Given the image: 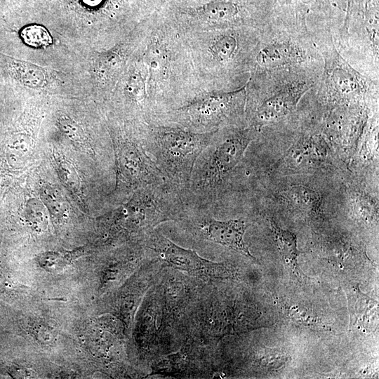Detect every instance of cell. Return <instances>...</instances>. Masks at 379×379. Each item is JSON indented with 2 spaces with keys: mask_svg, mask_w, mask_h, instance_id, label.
<instances>
[{
  "mask_svg": "<svg viewBox=\"0 0 379 379\" xmlns=\"http://www.w3.org/2000/svg\"><path fill=\"white\" fill-rule=\"evenodd\" d=\"M55 158L61 180L69 190L78 193L81 190V180L77 171L70 163L60 156H55Z\"/></svg>",
  "mask_w": 379,
  "mask_h": 379,
  "instance_id": "19",
  "label": "cell"
},
{
  "mask_svg": "<svg viewBox=\"0 0 379 379\" xmlns=\"http://www.w3.org/2000/svg\"><path fill=\"white\" fill-rule=\"evenodd\" d=\"M257 131L251 126L232 128L218 140L215 133L195 163L187 192L190 206H206L218 197Z\"/></svg>",
  "mask_w": 379,
  "mask_h": 379,
  "instance_id": "3",
  "label": "cell"
},
{
  "mask_svg": "<svg viewBox=\"0 0 379 379\" xmlns=\"http://www.w3.org/2000/svg\"><path fill=\"white\" fill-rule=\"evenodd\" d=\"M277 250L287 268L300 280L302 275L298 265L300 251L297 246V237L293 232L280 227L273 220H268Z\"/></svg>",
  "mask_w": 379,
  "mask_h": 379,
  "instance_id": "10",
  "label": "cell"
},
{
  "mask_svg": "<svg viewBox=\"0 0 379 379\" xmlns=\"http://www.w3.org/2000/svg\"><path fill=\"white\" fill-rule=\"evenodd\" d=\"M21 37L27 44L35 46L46 45L50 41L46 30L39 25L25 27L21 32Z\"/></svg>",
  "mask_w": 379,
  "mask_h": 379,
  "instance_id": "22",
  "label": "cell"
},
{
  "mask_svg": "<svg viewBox=\"0 0 379 379\" xmlns=\"http://www.w3.org/2000/svg\"><path fill=\"white\" fill-rule=\"evenodd\" d=\"M245 88L218 93L177 109L182 124L191 131L205 133L218 131L221 126L235 124L244 114Z\"/></svg>",
  "mask_w": 379,
  "mask_h": 379,
  "instance_id": "6",
  "label": "cell"
},
{
  "mask_svg": "<svg viewBox=\"0 0 379 379\" xmlns=\"http://www.w3.org/2000/svg\"><path fill=\"white\" fill-rule=\"evenodd\" d=\"M283 194L290 205L300 209L316 210L319 206L317 194L305 187H290Z\"/></svg>",
  "mask_w": 379,
  "mask_h": 379,
  "instance_id": "15",
  "label": "cell"
},
{
  "mask_svg": "<svg viewBox=\"0 0 379 379\" xmlns=\"http://www.w3.org/2000/svg\"><path fill=\"white\" fill-rule=\"evenodd\" d=\"M352 0H347V7H346V13H345V20H344V22H343V25H344L347 20V18H348V15H349V13H350V7L352 6Z\"/></svg>",
  "mask_w": 379,
  "mask_h": 379,
  "instance_id": "24",
  "label": "cell"
},
{
  "mask_svg": "<svg viewBox=\"0 0 379 379\" xmlns=\"http://www.w3.org/2000/svg\"><path fill=\"white\" fill-rule=\"evenodd\" d=\"M180 222L201 239L208 241L234 251L255 260L244 241V234L249 226L244 218L220 220L206 213H194L188 208Z\"/></svg>",
  "mask_w": 379,
  "mask_h": 379,
  "instance_id": "8",
  "label": "cell"
},
{
  "mask_svg": "<svg viewBox=\"0 0 379 379\" xmlns=\"http://www.w3.org/2000/svg\"><path fill=\"white\" fill-rule=\"evenodd\" d=\"M59 125L64 134L72 141L82 147H87L84 133L75 121L67 117H62L59 120Z\"/></svg>",
  "mask_w": 379,
  "mask_h": 379,
  "instance_id": "21",
  "label": "cell"
},
{
  "mask_svg": "<svg viewBox=\"0 0 379 379\" xmlns=\"http://www.w3.org/2000/svg\"><path fill=\"white\" fill-rule=\"evenodd\" d=\"M40 197L49 214L56 220L60 222L67 218L69 205L59 189L45 185L40 190Z\"/></svg>",
  "mask_w": 379,
  "mask_h": 379,
  "instance_id": "13",
  "label": "cell"
},
{
  "mask_svg": "<svg viewBox=\"0 0 379 379\" xmlns=\"http://www.w3.org/2000/svg\"><path fill=\"white\" fill-rule=\"evenodd\" d=\"M302 3L308 4L310 2L314 1L315 0H300Z\"/></svg>",
  "mask_w": 379,
  "mask_h": 379,
  "instance_id": "25",
  "label": "cell"
},
{
  "mask_svg": "<svg viewBox=\"0 0 379 379\" xmlns=\"http://www.w3.org/2000/svg\"><path fill=\"white\" fill-rule=\"evenodd\" d=\"M32 151V140L26 135H13L8 142L7 158L13 166H20L31 154Z\"/></svg>",
  "mask_w": 379,
  "mask_h": 379,
  "instance_id": "14",
  "label": "cell"
},
{
  "mask_svg": "<svg viewBox=\"0 0 379 379\" xmlns=\"http://www.w3.org/2000/svg\"><path fill=\"white\" fill-rule=\"evenodd\" d=\"M116 156L121 185L138 190L166 181L144 146L130 140L119 142Z\"/></svg>",
  "mask_w": 379,
  "mask_h": 379,
  "instance_id": "9",
  "label": "cell"
},
{
  "mask_svg": "<svg viewBox=\"0 0 379 379\" xmlns=\"http://www.w3.org/2000/svg\"><path fill=\"white\" fill-rule=\"evenodd\" d=\"M204 19L224 27L238 26L244 24V15L239 6L231 0H212L199 9Z\"/></svg>",
  "mask_w": 379,
  "mask_h": 379,
  "instance_id": "11",
  "label": "cell"
},
{
  "mask_svg": "<svg viewBox=\"0 0 379 379\" xmlns=\"http://www.w3.org/2000/svg\"><path fill=\"white\" fill-rule=\"evenodd\" d=\"M25 218L30 226L36 230H43L47 227L49 212L42 202L38 199H30L26 204Z\"/></svg>",
  "mask_w": 379,
  "mask_h": 379,
  "instance_id": "17",
  "label": "cell"
},
{
  "mask_svg": "<svg viewBox=\"0 0 379 379\" xmlns=\"http://www.w3.org/2000/svg\"><path fill=\"white\" fill-rule=\"evenodd\" d=\"M126 91L129 96L136 102H140L145 98L144 83L141 77L137 74L131 76Z\"/></svg>",
  "mask_w": 379,
  "mask_h": 379,
  "instance_id": "23",
  "label": "cell"
},
{
  "mask_svg": "<svg viewBox=\"0 0 379 379\" xmlns=\"http://www.w3.org/2000/svg\"><path fill=\"white\" fill-rule=\"evenodd\" d=\"M290 360V357L279 349L264 347L258 356V361L262 368L268 370L281 368Z\"/></svg>",
  "mask_w": 379,
  "mask_h": 379,
  "instance_id": "20",
  "label": "cell"
},
{
  "mask_svg": "<svg viewBox=\"0 0 379 379\" xmlns=\"http://www.w3.org/2000/svg\"><path fill=\"white\" fill-rule=\"evenodd\" d=\"M250 126L260 128L284 119L317 85L321 70L273 69L252 72Z\"/></svg>",
  "mask_w": 379,
  "mask_h": 379,
  "instance_id": "2",
  "label": "cell"
},
{
  "mask_svg": "<svg viewBox=\"0 0 379 379\" xmlns=\"http://www.w3.org/2000/svg\"><path fill=\"white\" fill-rule=\"evenodd\" d=\"M282 308L286 315L297 324L308 327L326 328L321 320L306 308L288 303H283Z\"/></svg>",
  "mask_w": 379,
  "mask_h": 379,
  "instance_id": "18",
  "label": "cell"
},
{
  "mask_svg": "<svg viewBox=\"0 0 379 379\" xmlns=\"http://www.w3.org/2000/svg\"><path fill=\"white\" fill-rule=\"evenodd\" d=\"M8 69L17 79L27 86L38 88L46 83L44 70L34 64L12 58L8 60Z\"/></svg>",
  "mask_w": 379,
  "mask_h": 379,
  "instance_id": "12",
  "label": "cell"
},
{
  "mask_svg": "<svg viewBox=\"0 0 379 379\" xmlns=\"http://www.w3.org/2000/svg\"><path fill=\"white\" fill-rule=\"evenodd\" d=\"M217 131L150 125L143 146L164 180L187 195L195 163Z\"/></svg>",
  "mask_w": 379,
  "mask_h": 379,
  "instance_id": "5",
  "label": "cell"
},
{
  "mask_svg": "<svg viewBox=\"0 0 379 379\" xmlns=\"http://www.w3.org/2000/svg\"><path fill=\"white\" fill-rule=\"evenodd\" d=\"M312 35L323 59L319 81L311 90L315 98L331 107L378 99V80L359 72L349 63L336 48L330 28L312 32Z\"/></svg>",
  "mask_w": 379,
  "mask_h": 379,
  "instance_id": "4",
  "label": "cell"
},
{
  "mask_svg": "<svg viewBox=\"0 0 379 379\" xmlns=\"http://www.w3.org/2000/svg\"><path fill=\"white\" fill-rule=\"evenodd\" d=\"M151 256L163 266L187 272L199 279H227L235 276L232 267L201 257L195 251L182 248L154 229L144 241Z\"/></svg>",
  "mask_w": 379,
  "mask_h": 379,
  "instance_id": "7",
  "label": "cell"
},
{
  "mask_svg": "<svg viewBox=\"0 0 379 379\" xmlns=\"http://www.w3.org/2000/svg\"><path fill=\"white\" fill-rule=\"evenodd\" d=\"M323 59L306 17L295 13L288 19H270L259 28L252 72L273 69L322 70Z\"/></svg>",
  "mask_w": 379,
  "mask_h": 379,
  "instance_id": "1",
  "label": "cell"
},
{
  "mask_svg": "<svg viewBox=\"0 0 379 379\" xmlns=\"http://www.w3.org/2000/svg\"><path fill=\"white\" fill-rule=\"evenodd\" d=\"M79 251L65 253L57 251H47L37 256L36 261L44 270L51 272H58L62 270L71 260L78 256Z\"/></svg>",
  "mask_w": 379,
  "mask_h": 379,
  "instance_id": "16",
  "label": "cell"
}]
</instances>
